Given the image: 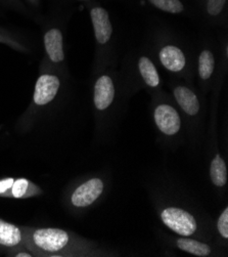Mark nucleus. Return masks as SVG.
<instances>
[{"mask_svg": "<svg viewBox=\"0 0 228 257\" xmlns=\"http://www.w3.org/2000/svg\"><path fill=\"white\" fill-rule=\"evenodd\" d=\"M163 222L173 232L183 237L191 236L196 230V221L194 217L187 211L177 208H166L161 214Z\"/></svg>", "mask_w": 228, "mask_h": 257, "instance_id": "nucleus-2", "label": "nucleus"}, {"mask_svg": "<svg viewBox=\"0 0 228 257\" xmlns=\"http://www.w3.org/2000/svg\"><path fill=\"white\" fill-rule=\"evenodd\" d=\"M29 2H34V0H29Z\"/></svg>", "mask_w": 228, "mask_h": 257, "instance_id": "nucleus-23", "label": "nucleus"}, {"mask_svg": "<svg viewBox=\"0 0 228 257\" xmlns=\"http://www.w3.org/2000/svg\"><path fill=\"white\" fill-rule=\"evenodd\" d=\"M215 69V58L211 50H202L198 57V75L200 79L208 80L211 78Z\"/></svg>", "mask_w": 228, "mask_h": 257, "instance_id": "nucleus-14", "label": "nucleus"}, {"mask_svg": "<svg viewBox=\"0 0 228 257\" xmlns=\"http://www.w3.org/2000/svg\"><path fill=\"white\" fill-rule=\"evenodd\" d=\"M146 2L155 9L168 14H181L185 10L181 0H146Z\"/></svg>", "mask_w": 228, "mask_h": 257, "instance_id": "nucleus-17", "label": "nucleus"}, {"mask_svg": "<svg viewBox=\"0 0 228 257\" xmlns=\"http://www.w3.org/2000/svg\"><path fill=\"white\" fill-rule=\"evenodd\" d=\"M25 246L37 256H65L72 248L73 239L67 230L55 227L25 228Z\"/></svg>", "mask_w": 228, "mask_h": 257, "instance_id": "nucleus-1", "label": "nucleus"}, {"mask_svg": "<svg viewBox=\"0 0 228 257\" xmlns=\"http://www.w3.org/2000/svg\"><path fill=\"white\" fill-rule=\"evenodd\" d=\"M210 175L211 179L215 186L224 187L227 183V168L224 160L217 156L211 162L210 167Z\"/></svg>", "mask_w": 228, "mask_h": 257, "instance_id": "nucleus-16", "label": "nucleus"}, {"mask_svg": "<svg viewBox=\"0 0 228 257\" xmlns=\"http://www.w3.org/2000/svg\"><path fill=\"white\" fill-rule=\"evenodd\" d=\"M159 59L163 67L173 73L181 72L186 66V58L183 51L175 45H166L159 53Z\"/></svg>", "mask_w": 228, "mask_h": 257, "instance_id": "nucleus-9", "label": "nucleus"}, {"mask_svg": "<svg viewBox=\"0 0 228 257\" xmlns=\"http://www.w3.org/2000/svg\"><path fill=\"white\" fill-rule=\"evenodd\" d=\"M177 104L189 116H194L199 111V101L196 94L186 86H177L174 91Z\"/></svg>", "mask_w": 228, "mask_h": 257, "instance_id": "nucleus-11", "label": "nucleus"}, {"mask_svg": "<svg viewBox=\"0 0 228 257\" xmlns=\"http://www.w3.org/2000/svg\"><path fill=\"white\" fill-rule=\"evenodd\" d=\"M79 2H91V0H79Z\"/></svg>", "mask_w": 228, "mask_h": 257, "instance_id": "nucleus-22", "label": "nucleus"}, {"mask_svg": "<svg viewBox=\"0 0 228 257\" xmlns=\"http://www.w3.org/2000/svg\"><path fill=\"white\" fill-rule=\"evenodd\" d=\"M61 86L59 77L55 75H42L40 76L34 90L33 100L37 106H45L52 101Z\"/></svg>", "mask_w": 228, "mask_h": 257, "instance_id": "nucleus-3", "label": "nucleus"}, {"mask_svg": "<svg viewBox=\"0 0 228 257\" xmlns=\"http://www.w3.org/2000/svg\"><path fill=\"white\" fill-rule=\"evenodd\" d=\"M44 46L46 54L50 61L54 63H61L65 59L63 34L60 29L54 28L47 31L44 35Z\"/></svg>", "mask_w": 228, "mask_h": 257, "instance_id": "nucleus-10", "label": "nucleus"}, {"mask_svg": "<svg viewBox=\"0 0 228 257\" xmlns=\"http://www.w3.org/2000/svg\"><path fill=\"white\" fill-rule=\"evenodd\" d=\"M41 190L34 184L26 178H18L15 179V182L12 188L4 195V197H12V198H28L40 194Z\"/></svg>", "mask_w": 228, "mask_h": 257, "instance_id": "nucleus-12", "label": "nucleus"}, {"mask_svg": "<svg viewBox=\"0 0 228 257\" xmlns=\"http://www.w3.org/2000/svg\"><path fill=\"white\" fill-rule=\"evenodd\" d=\"M15 182L14 178H5L0 181V196H3L12 188L13 184Z\"/></svg>", "mask_w": 228, "mask_h": 257, "instance_id": "nucleus-20", "label": "nucleus"}, {"mask_svg": "<svg viewBox=\"0 0 228 257\" xmlns=\"http://www.w3.org/2000/svg\"><path fill=\"white\" fill-rule=\"evenodd\" d=\"M90 19L93 26L95 39L99 44H106L113 35V25L108 11L99 6L90 10Z\"/></svg>", "mask_w": 228, "mask_h": 257, "instance_id": "nucleus-4", "label": "nucleus"}, {"mask_svg": "<svg viewBox=\"0 0 228 257\" xmlns=\"http://www.w3.org/2000/svg\"><path fill=\"white\" fill-rule=\"evenodd\" d=\"M227 6V0H206L205 10L209 17L218 18L222 15Z\"/></svg>", "mask_w": 228, "mask_h": 257, "instance_id": "nucleus-18", "label": "nucleus"}, {"mask_svg": "<svg viewBox=\"0 0 228 257\" xmlns=\"http://www.w3.org/2000/svg\"><path fill=\"white\" fill-rule=\"evenodd\" d=\"M155 121L159 130L168 136H173L179 132L181 127L180 116L170 105H159L155 110Z\"/></svg>", "mask_w": 228, "mask_h": 257, "instance_id": "nucleus-6", "label": "nucleus"}, {"mask_svg": "<svg viewBox=\"0 0 228 257\" xmlns=\"http://www.w3.org/2000/svg\"><path fill=\"white\" fill-rule=\"evenodd\" d=\"M26 230L0 218V248L15 249L25 246Z\"/></svg>", "mask_w": 228, "mask_h": 257, "instance_id": "nucleus-8", "label": "nucleus"}, {"mask_svg": "<svg viewBox=\"0 0 228 257\" xmlns=\"http://www.w3.org/2000/svg\"><path fill=\"white\" fill-rule=\"evenodd\" d=\"M116 89L113 79L109 75H103L94 84V105L99 111L108 109L115 99Z\"/></svg>", "mask_w": 228, "mask_h": 257, "instance_id": "nucleus-7", "label": "nucleus"}, {"mask_svg": "<svg viewBox=\"0 0 228 257\" xmlns=\"http://www.w3.org/2000/svg\"><path fill=\"white\" fill-rule=\"evenodd\" d=\"M138 68L143 81L149 87H157L160 84V76L156 66L146 57H141L138 62Z\"/></svg>", "mask_w": 228, "mask_h": 257, "instance_id": "nucleus-13", "label": "nucleus"}, {"mask_svg": "<svg viewBox=\"0 0 228 257\" xmlns=\"http://www.w3.org/2000/svg\"><path fill=\"white\" fill-rule=\"evenodd\" d=\"M104 191V183L99 178H92L75 190L72 203L76 207H87L91 205Z\"/></svg>", "mask_w": 228, "mask_h": 257, "instance_id": "nucleus-5", "label": "nucleus"}, {"mask_svg": "<svg viewBox=\"0 0 228 257\" xmlns=\"http://www.w3.org/2000/svg\"><path fill=\"white\" fill-rule=\"evenodd\" d=\"M15 256H18V257H31L33 256V254L30 252H16Z\"/></svg>", "mask_w": 228, "mask_h": 257, "instance_id": "nucleus-21", "label": "nucleus"}, {"mask_svg": "<svg viewBox=\"0 0 228 257\" xmlns=\"http://www.w3.org/2000/svg\"><path fill=\"white\" fill-rule=\"evenodd\" d=\"M177 246L185 252L199 257L208 256L211 253V247L209 245L192 239H179L177 241Z\"/></svg>", "mask_w": 228, "mask_h": 257, "instance_id": "nucleus-15", "label": "nucleus"}, {"mask_svg": "<svg viewBox=\"0 0 228 257\" xmlns=\"http://www.w3.org/2000/svg\"><path fill=\"white\" fill-rule=\"evenodd\" d=\"M217 227L220 235L227 239L228 238V208H225L222 214L220 215L217 223Z\"/></svg>", "mask_w": 228, "mask_h": 257, "instance_id": "nucleus-19", "label": "nucleus"}]
</instances>
